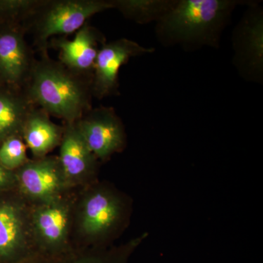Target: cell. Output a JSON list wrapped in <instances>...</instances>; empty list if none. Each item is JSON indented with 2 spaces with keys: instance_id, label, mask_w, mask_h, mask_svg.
<instances>
[{
  "instance_id": "ffe728a7",
  "label": "cell",
  "mask_w": 263,
  "mask_h": 263,
  "mask_svg": "<svg viewBox=\"0 0 263 263\" xmlns=\"http://www.w3.org/2000/svg\"><path fill=\"white\" fill-rule=\"evenodd\" d=\"M17 183L14 171L5 168L0 164V194L10 190Z\"/></svg>"
},
{
  "instance_id": "30bf717a",
  "label": "cell",
  "mask_w": 263,
  "mask_h": 263,
  "mask_svg": "<svg viewBox=\"0 0 263 263\" xmlns=\"http://www.w3.org/2000/svg\"><path fill=\"white\" fill-rule=\"evenodd\" d=\"M122 214V202L119 197L106 190L95 191L85 200L81 228L89 236H103L117 226Z\"/></svg>"
},
{
  "instance_id": "ac0fdd59",
  "label": "cell",
  "mask_w": 263,
  "mask_h": 263,
  "mask_svg": "<svg viewBox=\"0 0 263 263\" xmlns=\"http://www.w3.org/2000/svg\"><path fill=\"white\" fill-rule=\"evenodd\" d=\"M42 0H0V23L22 25Z\"/></svg>"
},
{
  "instance_id": "4fadbf2b",
  "label": "cell",
  "mask_w": 263,
  "mask_h": 263,
  "mask_svg": "<svg viewBox=\"0 0 263 263\" xmlns=\"http://www.w3.org/2000/svg\"><path fill=\"white\" fill-rule=\"evenodd\" d=\"M24 220L16 204L0 200V263H16L32 255L27 252Z\"/></svg>"
},
{
  "instance_id": "2e32d148",
  "label": "cell",
  "mask_w": 263,
  "mask_h": 263,
  "mask_svg": "<svg viewBox=\"0 0 263 263\" xmlns=\"http://www.w3.org/2000/svg\"><path fill=\"white\" fill-rule=\"evenodd\" d=\"M174 1H143V0H113L114 8L124 16L138 23L160 20L171 8Z\"/></svg>"
},
{
  "instance_id": "3957f363",
  "label": "cell",
  "mask_w": 263,
  "mask_h": 263,
  "mask_svg": "<svg viewBox=\"0 0 263 263\" xmlns=\"http://www.w3.org/2000/svg\"><path fill=\"white\" fill-rule=\"evenodd\" d=\"M113 8L106 0H42L21 26L41 54H47L53 37L77 32L90 17Z\"/></svg>"
},
{
  "instance_id": "8992f818",
  "label": "cell",
  "mask_w": 263,
  "mask_h": 263,
  "mask_svg": "<svg viewBox=\"0 0 263 263\" xmlns=\"http://www.w3.org/2000/svg\"><path fill=\"white\" fill-rule=\"evenodd\" d=\"M25 35L18 24L0 23V78L15 87L23 88L36 60Z\"/></svg>"
},
{
  "instance_id": "6da1fadb",
  "label": "cell",
  "mask_w": 263,
  "mask_h": 263,
  "mask_svg": "<svg viewBox=\"0 0 263 263\" xmlns=\"http://www.w3.org/2000/svg\"><path fill=\"white\" fill-rule=\"evenodd\" d=\"M91 78L72 72L47 53L35 60L23 89L36 107L73 123L91 109Z\"/></svg>"
},
{
  "instance_id": "e0dca14e",
  "label": "cell",
  "mask_w": 263,
  "mask_h": 263,
  "mask_svg": "<svg viewBox=\"0 0 263 263\" xmlns=\"http://www.w3.org/2000/svg\"><path fill=\"white\" fill-rule=\"evenodd\" d=\"M22 135L8 137L0 143V164L14 171L28 162L27 146L24 143Z\"/></svg>"
},
{
  "instance_id": "5b68a950",
  "label": "cell",
  "mask_w": 263,
  "mask_h": 263,
  "mask_svg": "<svg viewBox=\"0 0 263 263\" xmlns=\"http://www.w3.org/2000/svg\"><path fill=\"white\" fill-rule=\"evenodd\" d=\"M76 125L96 158H108L122 149L125 143L124 126L114 108H91Z\"/></svg>"
},
{
  "instance_id": "52a82bcc",
  "label": "cell",
  "mask_w": 263,
  "mask_h": 263,
  "mask_svg": "<svg viewBox=\"0 0 263 263\" xmlns=\"http://www.w3.org/2000/svg\"><path fill=\"white\" fill-rule=\"evenodd\" d=\"M105 43L103 34L86 23L76 32L75 38L69 41L63 37H53L48 47L60 51V62L78 75L92 79L95 61L100 45Z\"/></svg>"
},
{
  "instance_id": "277c9868",
  "label": "cell",
  "mask_w": 263,
  "mask_h": 263,
  "mask_svg": "<svg viewBox=\"0 0 263 263\" xmlns=\"http://www.w3.org/2000/svg\"><path fill=\"white\" fill-rule=\"evenodd\" d=\"M154 51L134 41L121 38L104 43L99 50L92 76V95L103 99L119 95V72L132 57L141 56Z\"/></svg>"
},
{
  "instance_id": "d6986e66",
  "label": "cell",
  "mask_w": 263,
  "mask_h": 263,
  "mask_svg": "<svg viewBox=\"0 0 263 263\" xmlns=\"http://www.w3.org/2000/svg\"><path fill=\"white\" fill-rule=\"evenodd\" d=\"M139 242V240H137L125 247L109 252L79 254L67 259V263H127L129 256Z\"/></svg>"
},
{
  "instance_id": "8fae6325",
  "label": "cell",
  "mask_w": 263,
  "mask_h": 263,
  "mask_svg": "<svg viewBox=\"0 0 263 263\" xmlns=\"http://www.w3.org/2000/svg\"><path fill=\"white\" fill-rule=\"evenodd\" d=\"M58 160L66 183L84 179L94 169L96 157L85 142L76 122L66 123Z\"/></svg>"
},
{
  "instance_id": "44dd1931",
  "label": "cell",
  "mask_w": 263,
  "mask_h": 263,
  "mask_svg": "<svg viewBox=\"0 0 263 263\" xmlns=\"http://www.w3.org/2000/svg\"><path fill=\"white\" fill-rule=\"evenodd\" d=\"M16 263H67V259L64 260L62 258L59 259L57 257L41 254V255L29 256L27 258L22 259Z\"/></svg>"
},
{
  "instance_id": "7a4b0ae2",
  "label": "cell",
  "mask_w": 263,
  "mask_h": 263,
  "mask_svg": "<svg viewBox=\"0 0 263 263\" xmlns=\"http://www.w3.org/2000/svg\"><path fill=\"white\" fill-rule=\"evenodd\" d=\"M235 5L228 0L174 1L157 21V35L166 45L215 46Z\"/></svg>"
},
{
  "instance_id": "9a60e30c",
  "label": "cell",
  "mask_w": 263,
  "mask_h": 263,
  "mask_svg": "<svg viewBox=\"0 0 263 263\" xmlns=\"http://www.w3.org/2000/svg\"><path fill=\"white\" fill-rule=\"evenodd\" d=\"M42 109L34 108L29 114L22 129L25 144L37 159L44 157L61 142L64 128L60 127L49 119Z\"/></svg>"
},
{
  "instance_id": "7402d4cb",
  "label": "cell",
  "mask_w": 263,
  "mask_h": 263,
  "mask_svg": "<svg viewBox=\"0 0 263 263\" xmlns=\"http://www.w3.org/2000/svg\"><path fill=\"white\" fill-rule=\"evenodd\" d=\"M4 84V83L3 82V81H2L1 78H0V84Z\"/></svg>"
},
{
  "instance_id": "7c38bea8",
  "label": "cell",
  "mask_w": 263,
  "mask_h": 263,
  "mask_svg": "<svg viewBox=\"0 0 263 263\" xmlns=\"http://www.w3.org/2000/svg\"><path fill=\"white\" fill-rule=\"evenodd\" d=\"M34 230L46 255L56 257L65 247L68 230V209L58 198L44 202L34 213Z\"/></svg>"
},
{
  "instance_id": "5bb4252c",
  "label": "cell",
  "mask_w": 263,
  "mask_h": 263,
  "mask_svg": "<svg viewBox=\"0 0 263 263\" xmlns=\"http://www.w3.org/2000/svg\"><path fill=\"white\" fill-rule=\"evenodd\" d=\"M34 108L23 88L0 84V143L8 137L22 135L26 120Z\"/></svg>"
},
{
  "instance_id": "ba28073f",
  "label": "cell",
  "mask_w": 263,
  "mask_h": 263,
  "mask_svg": "<svg viewBox=\"0 0 263 263\" xmlns=\"http://www.w3.org/2000/svg\"><path fill=\"white\" fill-rule=\"evenodd\" d=\"M15 175L24 193L43 203L58 198L66 185L59 160L51 157L28 161Z\"/></svg>"
},
{
  "instance_id": "9c48e42d",
  "label": "cell",
  "mask_w": 263,
  "mask_h": 263,
  "mask_svg": "<svg viewBox=\"0 0 263 263\" xmlns=\"http://www.w3.org/2000/svg\"><path fill=\"white\" fill-rule=\"evenodd\" d=\"M249 15L235 36V58L241 72L256 79L260 78L262 69V16L254 10Z\"/></svg>"
}]
</instances>
